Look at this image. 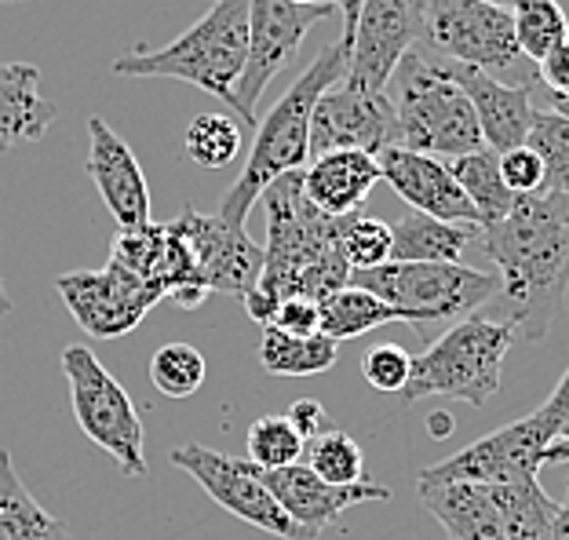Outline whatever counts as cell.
Segmentation results:
<instances>
[{
	"instance_id": "cell-1",
	"label": "cell",
	"mask_w": 569,
	"mask_h": 540,
	"mask_svg": "<svg viewBox=\"0 0 569 540\" xmlns=\"http://www.w3.org/2000/svg\"><path fill=\"white\" fill-rule=\"evenodd\" d=\"M478 246L497 263V296L508 303L515 340H545L569 296V194H519Z\"/></svg>"
},
{
	"instance_id": "cell-2",
	"label": "cell",
	"mask_w": 569,
	"mask_h": 540,
	"mask_svg": "<svg viewBox=\"0 0 569 540\" xmlns=\"http://www.w3.org/2000/svg\"><path fill=\"white\" fill-rule=\"evenodd\" d=\"M267 249L260 289L274 300L310 296L321 300L351 286V267L340 249V216L321 212L303 194V169L284 172L263 190Z\"/></svg>"
},
{
	"instance_id": "cell-3",
	"label": "cell",
	"mask_w": 569,
	"mask_h": 540,
	"mask_svg": "<svg viewBox=\"0 0 569 540\" xmlns=\"http://www.w3.org/2000/svg\"><path fill=\"white\" fill-rule=\"evenodd\" d=\"M347 70V48L336 41L326 44L315 56V62L296 77L263 121H256V143L249 161H244L234 187L227 190L219 201L216 216L227 227H244L252 204L263 198V190L284 172H300L310 161V113L321 92H329L332 84L343 81Z\"/></svg>"
},
{
	"instance_id": "cell-4",
	"label": "cell",
	"mask_w": 569,
	"mask_h": 540,
	"mask_svg": "<svg viewBox=\"0 0 569 540\" xmlns=\"http://www.w3.org/2000/svg\"><path fill=\"white\" fill-rule=\"evenodd\" d=\"M383 96L395 110V147L431 158H463L486 147L468 96L423 44L398 62Z\"/></svg>"
},
{
	"instance_id": "cell-5",
	"label": "cell",
	"mask_w": 569,
	"mask_h": 540,
	"mask_svg": "<svg viewBox=\"0 0 569 540\" xmlns=\"http://www.w3.org/2000/svg\"><path fill=\"white\" fill-rule=\"evenodd\" d=\"M249 56V0H216L204 16L158 51L113 59L118 77H172L223 99L238 113V77Z\"/></svg>"
},
{
	"instance_id": "cell-6",
	"label": "cell",
	"mask_w": 569,
	"mask_h": 540,
	"mask_svg": "<svg viewBox=\"0 0 569 540\" xmlns=\"http://www.w3.org/2000/svg\"><path fill=\"white\" fill-rule=\"evenodd\" d=\"M511 343V321L468 314L452 329H446L423 354L412 358L402 398L420 402V398L438 394L468 406H486L500 391L503 358H508Z\"/></svg>"
},
{
	"instance_id": "cell-7",
	"label": "cell",
	"mask_w": 569,
	"mask_h": 540,
	"mask_svg": "<svg viewBox=\"0 0 569 540\" xmlns=\"http://www.w3.org/2000/svg\"><path fill=\"white\" fill-rule=\"evenodd\" d=\"M351 286L377 292L402 314V326L420 329L449 318H468L497 296V278L463 263L387 260L372 270H351Z\"/></svg>"
},
{
	"instance_id": "cell-8",
	"label": "cell",
	"mask_w": 569,
	"mask_h": 540,
	"mask_svg": "<svg viewBox=\"0 0 569 540\" xmlns=\"http://www.w3.org/2000/svg\"><path fill=\"white\" fill-rule=\"evenodd\" d=\"M420 4V44L449 62H468L503 81L519 70L529 81H540L537 67H526V56L515 41L511 8L489 0H417Z\"/></svg>"
},
{
	"instance_id": "cell-9",
	"label": "cell",
	"mask_w": 569,
	"mask_h": 540,
	"mask_svg": "<svg viewBox=\"0 0 569 540\" xmlns=\"http://www.w3.org/2000/svg\"><path fill=\"white\" fill-rule=\"evenodd\" d=\"M62 372L70 383V402L77 428L92 439L102 453L118 460V468L128 479L147 474V431L136 413V402L118 383V377L96 358L92 347L73 343L62 351Z\"/></svg>"
},
{
	"instance_id": "cell-10",
	"label": "cell",
	"mask_w": 569,
	"mask_h": 540,
	"mask_svg": "<svg viewBox=\"0 0 569 540\" xmlns=\"http://www.w3.org/2000/svg\"><path fill=\"white\" fill-rule=\"evenodd\" d=\"M559 439V423L540 406L537 413L497 428L493 434L463 446L460 453L446 457L442 464L420 471L417 482H475V486H503L537 479L545 468L548 446Z\"/></svg>"
},
{
	"instance_id": "cell-11",
	"label": "cell",
	"mask_w": 569,
	"mask_h": 540,
	"mask_svg": "<svg viewBox=\"0 0 569 540\" xmlns=\"http://www.w3.org/2000/svg\"><path fill=\"white\" fill-rule=\"evenodd\" d=\"M336 8L329 4H296V0H249V56L238 77V113L244 124H256V107H260L270 81L289 70L300 56L303 37L310 26L329 19Z\"/></svg>"
},
{
	"instance_id": "cell-12",
	"label": "cell",
	"mask_w": 569,
	"mask_h": 540,
	"mask_svg": "<svg viewBox=\"0 0 569 540\" xmlns=\"http://www.w3.org/2000/svg\"><path fill=\"white\" fill-rule=\"evenodd\" d=\"M172 464L183 468L190 479L234 519L249 522L263 533H274L281 540H310L300 526L284 516V508L274 500V493L260 482L252 460H238V457L216 453L209 446L190 442V446L172 449Z\"/></svg>"
},
{
	"instance_id": "cell-13",
	"label": "cell",
	"mask_w": 569,
	"mask_h": 540,
	"mask_svg": "<svg viewBox=\"0 0 569 540\" xmlns=\"http://www.w3.org/2000/svg\"><path fill=\"white\" fill-rule=\"evenodd\" d=\"M56 289L62 296V303L70 307V314L77 318L88 337L96 340H113L132 332L150 307H158L164 300V292L150 281L136 278L132 270H124L121 263H107L102 270H73L56 281Z\"/></svg>"
},
{
	"instance_id": "cell-14",
	"label": "cell",
	"mask_w": 569,
	"mask_h": 540,
	"mask_svg": "<svg viewBox=\"0 0 569 540\" xmlns=\"http://www.w3.org/2000/svg\"><path fill=\"white\" fill-rule=\"evenodd\" d=\"M420 4L417 0H366L358 11L351 44H347V88L358 92H383L412 48L420 44Z\"/></svg>"
},
{
	"instance_id": "cell-15",
	"label": "cell",
	"mask_w": 569,
	"mask_h": 540,
	"mask_svg": "<svg viewBox=\"0 0 569 540\" xmlns=\"http://www.w3.org/2000/svg\"><path fill=\"white\" fill-rule=\"evenodd\" d=\"M168 227L187 241L209 292H230L241 300L252 286H260L263 249L244 234V227H227L219 216H201L190 204Z\"/></svg>"
},
{
	"instance_id": "cell-16",
	"label": "cell",
	"mask_w": 569,
	"mask_h": 540,
	"mask_svg": "<svg viewBox=\"0 0 569 540\" xmlns=\"http://www.w3.org/2000/svg\"><path fill=\"white\" fill-rule=\"evenodd\" d=\"M387 147H395V110L383 92L332 84L318 96L310 113V158L332 150H366L377 158Z\"/></svg>"
},
{
	"instance_id": "cell-17",
	"label": "cell",
	"mask_w": 569,
	"mask_h": 540,
	"mask_svg": "<svg viewBox=\"0 0 569 540\" xmlns=\"http://www.w3.org/2000/svg\"><path fill=\"white\" fill-rule=\"evenodd\" d=\"M256 474H260V482L274 493V500L284 508V516L300 526L310 540H318L326 533L347 508L369 504V500H391L387 486H377L369 479L351 482V486H332L321 479V474L310 471L303 460H296L289 468H256Z\"/></svg>"
},
{
	"instance_id": "cell-18",
	"label": "cell",
	"mask_w": 569,
	"mask_h": 540,
	"mask_svg": "<svg viewBox=\"0 0 569 540\" xmlns=\"http://www.w3.org/2000/svg\"><path fill=\"white\" fill-rule=\"evenodd\" d=\"M88 176L99 190L102 204L110 209L113 223L121 230H136L150 223V187L142 176L132 147L113 132V128L92 118L88 121Z\"/></svg>"
},
{
	"instance_id": "cell-19",
	"label": "cell",
	"mask_w": 569,
	"mask_h": 540,
	"mask_svg": "<svg viewBox=\"0 0 569 540\" xmlns=\"http://www.w3.org/2000/svg\"><path fill=\"white\" fill-rule=\"evenodd\" d=\"M377 161H380V179L409 204L412 212L435 216V220H446V223H475L478 227V216L471 209L468 194L460 190L457 176L449 172V164L442 158L402 150V147H387L383 153H377Z\"/></svg>"
},
{
	"instance_id": "cell-20",
	"label": "cell",
	"mask_w": 569,
	"mask_h": 540,
	"mask_svg": "<svg viewBox=\"0 0 569 540\" xmlns=\"http://www.w3.org/2000/svg\"><path fill=\"white\" fill-rule=\"evenodd\" d=\"M442 70L449 73V81L460 84V92L468 96L478 128L489 150H515L526 143L529 121H533V84H508L500 77L468 67V62H449L438 56Z\"/></svg>"
},
{
	"instance_id": "cell-21",
	"label": "cell",
	"mask_w": 569,
	"mask_h": 540,
	"mask_svg": "<svg viewBox=\"0 0 569 540\" xmlns=\"http://www.w3.org/2000/svg\"><path fill=\"white\" fill-rule=\"evenodd\" d=\"M377 183H383L380 161L366 150L321 153V158H310L303 169V194L329 216L358 212Z\"/></svg>"
},
{
	"instance_id": "cell-22",
	"label": "cell",
	"mask_w": 569,
	"mask_h": 540,
	"mask_svg": "<svg viewBox=\"0 0 569 540\" xmlns=\"http://www.w3.org/2000/svg\"><path fill=\"white\" fill-rule=\"evenodd\" d=\"M56 121V107L41 96V70L33 62H0V153L37 143Z\"/></svg>"
},
{
	"instance_id": "cell-23",
	"label": "cell",
	"mask_w": 569,
	"mask_h": 540,
	"mask_svg": "<svg viewBox=\"0 0 569 540\" xmlns=\"http://www.w3.org/2000/svg\"><path fill=\"white\" fill-rule=\"evenodd\" d=\"M423 508L449 540H508L486 486L475 482H417Z\"/></svg>"
},
{
	"instance_id": "cell-24",
	"label": "cell",
	"mask_w": 569,
	"mask_h": 540,
	"mask_svg": "<svg viewBox=\"0 0 569 540\" xmlns=\"http://www.w3.org/2000/svg\"><path fill=\"white\" fill-rule=\"evenodd\" d=\"M482 227L475 223H446L423 212H406L391 227V260L412 263H460V256L478 241Z\"/></svg>"
},
{
	"instance_id": "cell-25",
	"label": "cell",
	"mask_w": 569,
	"mask_h": 540,
	"mask_svg": "<svg viewBox=\"0 0 569 540\" xmlns=\"http://www.w3.org/2000/svg\"><path fill=\"white\" fill-rule=\"evenodd\" d=\"M0 540H73L70 526L22 486L8 449H0Z\"/></svg>"
},
{
	"instance_id": "cell-26",
	"label": "cell",
	"mask_w": 569,
	"mask_h": 540,
	"mask_svg": "<svg viewBox=\"0 0 569 540\" xmlns=\"http://www.w3.org/2000/svg\"><path fill=\"white\" fill-rule=\"evenodd\" d=\"M486 493L493 500L508 540H551L555 519H559V504L545 493V486L537 479L486 486Z\"/></svg>"
},
{
	"instance_id": "cell-27",
	"label": "cell",
	"mask_w": 569,
	"mask_h": 540,
	"mask_svg": "<svg viewBox=\"0 0 569 540\" xmlns=\"http://www.w3.org/2000/svg\"><path fill=\"white\" fill-rule=\"evenodd\" d=\"M391 321H402V314L361 286H343L318 300V332H326L336 343L358 340L372 329L391 326Z\"/></svg>"
},
{
	"instance_id": "cell-28",
	"label": "cell",
	"mask_w": 569,
	"mask_h": 540,
	"mask_svg": "<svg viewBox=\"0 0 569 540\" xmlns=\"http://www.w3.org/2000/svg\"><path fill=\"white\" fill-rule=\"evenodd\" d=\"M449 172L457 176L460 190L468 194L471 209L478 216V227H493L511 212V204L519 194H511L508 183L500 176V153L497 150H475L463 158H449Z\"/></svg>"
},
{
	"instance_id": "cell-29",
	"label": "cell",
	"mask_w": 569,
	"mask_h": 540,
	"mask_svg": "<svg viewBox=\"0 0 569 540\" xmlns=\"http://www.w3.org/2000/svg\"><path fill=\"white\" fill-rule=\"evenodd\" d=\"M340 358V343L329 340L326 332L315 337H289L274 326H263L260 340V366L274 377H318L329 372Z\"/></svg>"
},
{
	"instance_id": "cell-30",
	"label": "cell",
	"mask_w": 569,
	"mask_h": 540,
	"mask_svg": "<svg viewBox=\"0 0 569 540\" xmlns=\"http://www.w3.org/2000/svg\"><path fill=\"white\" fill-rule=\"evenodd\" d=\"M183 150L198 169L209 172L227 169L241 153V124L234 118H227V113H198L187 124Z\"/></svg>"
},
{
	"instance_id": "cell-31",
	"label": "cell",
	"mask_w": 569,
	"mask_h": 540,
	"mask_svg": "<svg viewBox=\"0 0 569 540\" xmlns=\"http://www.w3.org/2000/svg\"><path fill=\"white\" fill-rule=\"evenodd\" d=\"M303 457H307L303 464L332 486H351V482L369 479L361 446L340 428H321L315 439H307Z\"/></svg>"
},
{
	"instance_id": "cell-32",
	"label": "cell",
	"mask_w": 569,
	"mask_h": 540,
	"mask_svg": "<svg viewBox=\"0 0 569 540\" xmlns=\"http://www.w3.org/2000/svg\"><path fill=\"white\" fill-rule=\"evenodd\" d=\"M511 19H515V41H519L529 62L551 56L569 37V19L562 16V8L555 0H519L511 8Z\"/></svg>"
},
{
	"instance_id": "cell-33",
	"label": "cell",
	"mask_w": 569,
	"mask_h": 540,
	"mask_svg": "<svg viewBox=\"0 0 569 540\" xmlns=\"http://www.w3.org/2000/svg\"><path fill=\"white\" fill-rule=\"evenodd\" d=\"M526 147L545 164V190L569 194V121L555 110H533Z\"/></svg>"
},
{
	"instance_id": "cell-34",
	"label": "cell",
	"mask_w": 569,
	"mask_h": 540,
	"mask_svg": "<svg viewBox=\"0 0 569 540\" xmlns=\"http://www.w3.org/2000/svg\"><path fill=\"white\" fill-rule=\"evenodd\" d=\"M204 372H209V366H204L198 347H190V343H164L150 358L153 388H158L161 394H168V398L198 394L201 383H204Z\"/></svg>"
},
{
	"instance_id": "cell-35",
	"label": "cell",
	"mask_w": 569,
	"mask_h": 540,
	"mask_svg": "<svg viewBox=\"0 0 569 540\" xmlns=\"http://www.w3.org/2000/svg\"><path fill=\"white\" fill-rule=\"evenodd\" d=\"M340 249L351 270H372L391 260V227L377 216H340Z\"/></svg>"
},
{
	"instance_id": "cell-36",
	"label": "cell",
	"mask_w": 569,
	"mask_h": 540,
	"mask_svg": "<svg viewBox=\"0 0 569 540\" xmlns=\"http://www.w3.org/2000/svg\"><path fill=\"white\" fill-rule=\"evenodd\" d=\"M249 460L256 468H289L303 460V434L292 428L289 417H260L249 428Z\"/></svg>"
},
{
	"instance_id": "cell-37",
	"label": "cell",
	"mask_w": 569,
	"mask_h": 540,
	"mask_svg": "<svg viewBox=\"0 0 569 540\" xmlns=\"http://www.w3.org/2000/svg\"><path fill=\"white\" fill-rule=\"evenodd\" d=\"M409 369H412V354L398 343H377L361 358V377L380 394H402Z\"/></svg>"
},
{
	"instance_id": "cell-38",
	"label": "cell",
	"mask_w": 569,
	"mask_h": 540,
	"mask_svg": "<svg viewBox=\"0 0 569 540\" xmlns=\"http://www.w3.org/2000/svg\"><path fill=\"white\" fill-rule=\"evenodd\" d=\"M500 176L511 194H537V190H545V164L526 143L500 153Z\"/></svg>"
},
{
	"instance_id": "cell-39",
	"label": "cell",
	"mask_w": 569,
	"mask_h": 540,
	"mask_svg": "<svg viewBox=\"0 0 569 540\" xmlns=\"http://www.w3.org/2000/svg\"><path fill=\"white\" fill-rule=\"evenodd\" d=\"M270 326L289 332V337H315L318 332V300H310V296L278 300V311L270 318Z\"/></svg>"
},
{
	"instance_id": "cell-40",
	"label": "cell",
	"mask_w": 569,
	"mask_h": 540,
	"mask_svg": "<svg viewBox=\"0 0 569 540\" xmlns=\"http://www.w3.org/2000/svg\"><path fill=\"white\" fill-rule=\"evenodd\" d=\"M537 77L548 84V92L569 96V37L551 51V56H545L537 62Z\"/></svg>"
},
{
	"instance_id": "cell-41",
	"label": "cell",
	"mask_w": 569,
	"mask_h": 540,
	"mask_svg": "<svg viewBox=\"0 0 569 540\" xmlns=\"http://www.w3.org/2000/svg\"><path fill=\"white\" fill-rule=\"evenodd\" d=\"M292 420V428L307 439H315V434L326 428V409H321V402H315V398H300V402L289 406V413H284Z\"/></svg>"
},
{
	"instance_id": "cell-42",
	"label": "cell",
	"mask_w": 569,
	"mask_h": 540,
	"mask_svg": "<svg viewBox=\"0 0 569 540\" xmlns=\"http://www.w3.org/2000/svg\"><path fill=\"white\" fill-rule=\"evenodd\" d=\"M241 303H244V311H249V318L256 321V326H270V318H274V311H278V300L270 292H263L260 286H252L249 292H244Z\"/></svg>"
},
{
	"instance_id": "cell-43",
	"label": "cell",
	"mask_w": 569,
	"mask_h": 540,
	"mask_svg": "<svg viewBox=\"0 0 569 540\" xmlns=\"http://www.w3.org/2000/svg\"><path fill=\"white\" fill-rule=\"evenodd\" d=\"M545 409H548V417H555V423H559V434H569V372L559 380V388L551 391Z\"/></svg>"
},
{
	"instance_id": "cell-44",
	"label": "cell",
	"mask_w": 569,
	"mask_h": 540,
	"mask_svg": "<svg viewBox=\"0 0 569 540\" xmlns=\"http://www.w3.org/2000/svg\"><path fill=\"white\" fill-rule=\"evenodd\" d=\"M548 110H555L559 118L569 121V96H562V92H548Z\"/></svg>"
},
{
	"instance_id": "cell-45",
	"label": "cell",
	"mask_w": 569,
	"mask_h": 540,
	"mask_svg": "<svg viewBox=\"0 0 569 540\" xmlns=\"http://www.w3.org/2000/svg\"><path fill=\"white\" fill-rule=\"evenodd\" d=\"M551 540H569V516L562 511V504H559V519H555V533H551Z\"/></svg>"
},
{
	"instance_id": "cell-46",
	"label": "cell",
	"mask_w": 569,
	"mask_h": 540,
	"mask_svg": "<svg viewBox=\"0 0 569 540\" xmlns=\"http://www.w3.org/2000/svg\"><path fill=\"white\" fill-rule=\"evenodd\" d=\"M4 314H11V296L4 289V278H0V318H4Z\"/></svg>"
},
{
	"instance_id": "cell-47",
	"label": "cell",
	"mask_w": 569,
	"mask_h": 540,
	"mask_svg": "<svg viewBox=\"0 0 569 540\" xmlns=\"http://www.w3.org/2000/svg\"><path fill=\"white\" fill-rule=\"evenodd\" d=\"M296 4H329V8H340V0H296Z\"/></svg>"
},
{
	"instance_id": "cell-48",
	"label": "cell",
	"mask_w": 569,
	"mask_h": 540,
	"mask_svg": "<svg viewBox=\"0 0 569 540\" xmlns=\"http://www.w3.org/2000/svg\"><path fill=\"white\" fill-rule=\"evenodd\" d=\"M489 4H500V8H515L519 0H489Z\"/></svg>"
},
{
	"instance_id": "cell-49",
	"label": "cell",
	"mask_w": 569,
	"mask_h": 540,
	"mask_svg": "<svg viewBox=\"0 0 569 540\" xmlns=\"http://www.w3.org/2000/svg\"><path fill=\"white\" fill-rule=\"evenodd\" d=\"M0 4H22V0H0Z\"/></svg>"
},
{
	"instance_id": "cell-50",
	"label": "cell",
	"mask_w": 569,
	"mask_h": 540,
	"mask_svg": "<svg viewBox=\"0 0 569 540\" xmlns=\"http://www.w3.org/2000/svg\"><path fill=\"white\" fill-rule=\"evenodd\" d=\"M562 511H566V516H569V500H562Z\"/></svg>"
},
{
	"instance_id": "cell-51",
	"label": "cell",
	"mask_w": 569,
	"mask_h": 540,
	"mask_svg": "<svg viewBox=\"0 0 569 540\" xmlns=\"http://www.w3.org/2000/svg\"><path fill=\"white\" fill-rule=\"evenodd\" d=\"M566 500H569V482H566Z\"/></svg>"
},
{
	"instance_id": "cell-52",
	"label": "cell",
	"mask_w": 569,
	"mask_h": 540,
	"mask_svg": "<svg viewBox=\"0 0 569 540\" xmlns=\"http://www.w3.org/2000/svg\"><path fill=\"white\" fill-rule=\"evenodd\" d=\"M22 4H30V0H22Z\"/></svg>"
}]
</instances>
